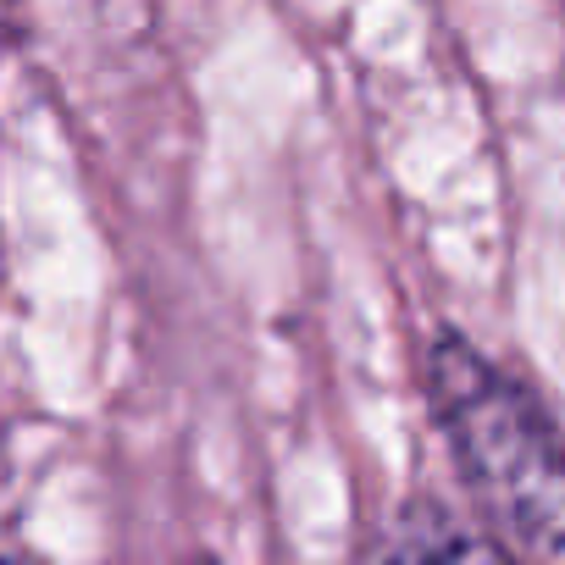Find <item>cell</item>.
Returning a JSON list of instances; mask_svg holds the SVG:
<instances>
[{
	"mask_svg": "<svg viewBox=\"0 0 565 565\" xmlns=\"http://www.w3.org/2000/svg\"><path fill=\"white\" fill-rule=\"evenodd\" d=\"M427 394L488 515L526 548H565V444L537 399L466 339L427 350Z\"/></svg>",
	"mask_w": 565,
	"mask_h": 565,
	"instance_id": "cell-1",
	"label": "cell"
},
{
	"mask_svg": "<svg viewBox=\"0 0 565 565\" xmlns=\"http://www.w3.org/2000/svg\"><path fill=\"white\" fill-rule=\"evenodd\" d=\"M383 548L388 554H405V559H444V554L449 559H499L504 554V543H493L482 532H466L444 510H411Z\"/></svg>",
	"mask_w": 565,
	"mask_h": 565,
	"instance_id": "cell-2",
	"label": "cell"
}]
</instances>
